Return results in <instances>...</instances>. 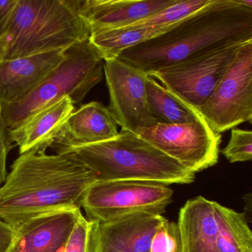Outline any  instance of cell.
Instances as JSON below:
<instances>
[{
    "instance_id": "1",
    "label": "cell",
    "mask_w": 252,
    "mask_h": 252,
    "mask_svg": "<svg viewBox=\"0 0 252 252\" xmlns=\"http://www.w3.org/2000/svg\"><path fill=\"white\" fill-rule=\"evenodd\" d=\"M96 176L76 153L20 155L0 187V219L15 227L48 212L81 209Z\"/></svg>"
},
{
    "instance_id": "2",
    "label": "cell",
    "mask_w": 252,
    "mask_h": 252,
    "mask_svg": "<svg viewBox=\"0 0 252 252\" xmlns=\"http://www.w3.org/2000/svg\"><path fill=\"white\" fill-rule=\"evenodd\" d=\"M252 40V9L212 0L172 29L122 51L116 58L150 75L222 45Z\"/></svg>"
},
{
    "instance_id": "3",
    "label": "cell",
    "mask_w": 252,
    "mask_h": 252,
    "mask_svg": "<svg viewBox=\"0 0 252 252\" xmlns=\"http://www.w3.org/2000/svg\"><path fill=\"white\" fill-rule=\"evenodd\" d=\"M81 0H17L6 32L0 38V61L70 47L89 39L80 14Z\"/></svg>"
},
{
    "instance_id": "4",
    "label": "cell",
    "mask_w": 252,
    "mask_h": 252,
    "mask_svg": "<svg viewBox=\"0 0 252 252\" xmlns=\"http://www.w3.org/2000/svg\"><path fill=\"white\" fill-rule=\"evenodd\" d=\"M91 168L96 181H133L171 184L194 182L195 174L133 132L122 130L113 139L70 147ZM58 152V153H60Z\"/></svg>"
},
{
    "instance_id": "5",
    "label": "cell",
    "mask_w": 252,
    "mask_h": 252,
    "mask_svg": "<svg viewBox=\"0 0 252 252\" xmlns=\"http://www.w3.org/2000/svg\"><path fill=\"white\" fill-rule=\"evenodd\" d=\"M104 60L89 39L67 48L64 60L46 79L20 101L2 104L7 127L13 130L39 110L69 97L73 104L83 101L103 79Z\"/></svg>"
},
{
    "instance_id": "6",
    "label": "cell",
    "mask_w": 252,
    "mask_h": 252,
    "mask_svg": "<svg viewBox=\"0 0 252 252\" xmlns=\"http://www.w3.org/2000/svg\"><path fill=\"white\" fill-rule=\"evenodd\" d=\"M173 190L167 185L144 181H95L82 208L89 220L100 223L138 213L163 215L172 203Z\"/></svg>"
},
{
    "instance_id": "7",
    "label": "cell",
    "mask_w": 252,
    "mask_h": 252,
    "mask_svg": "<svg viewBox=\"0 0 252 252\" xmlns=\"http://www.w3.org/2000/svg\"><path fill=\"white\" fill-rule=\"evenodd\" d=\"M211 129L222 133L252 120V40L237 52L209 99L199 109Z\"/></svg>"
},
{
    "instance_id": "8",
    "label": "cell",
    "mask_w": 252,
    "mask_h": 252,
    "mask_svg": "<svg viewBox=\"0 0 252 252\" xmlns=\"http://www.w3.org/2000/svg\"><path fill=\"white\" fill-rule=\"evenodd\" d=\"M246 42L222 45L148 76L158 79L169 92L199 110Z\"/></svg>"
},
{
    "instance_id": "9",
    "label": "cell",
    "mask_w": 252,
    "mask_h": 252,
    "mask_svg": "<svg viewBox=\"0 0 252 252\" xmlns=\"http://www.w3.org/2000/svg\"><path fill=\"white\" fill-rule=\"evenodd\" d=\"M137 135L196 174L216 164L220 134L211 129L205 119L176 125L157 124Z\"/></svg>"
},
{
    "instance_id": "10",
    "label": "cell",
    "mask_w": 252,
    "mask_h": 252,
    "mask_svg": "<svg viewBox=\"0 0 252 252\" xmlns=\"http://www.w3.org/2000/svg\"><path fill=\"white\" fill-rule=\"evenodd\" d=\"M104 75L110 95L109 110L122 130L138 134L157 125L147 101L146 74L117 58L104 60Z\"/></svg>"
},
{
    "instance_id": "11",
    "label": "cell",
    "mask_w": 252,
    "mask_h": 252,
    "mask_svg": "<svg viewBox=\"0 0 252 252\" xmlns=\"http://www.w3.org/2000/svg\"><path fill=\"white\" fill-rule=\"evenodd\" d=\"M81 209H66L33 217L15 228L8 252H65L70 233Z\"/></svg>"
},
{
    "instance_id": "12",
    "label": "cell",
    "mask_w": 252,
    "mask_h": 252,
    "mask_svg": "<svg viewBox=\"0 0 252 252\" xmlns=\"http://www.w3.org/2000/svg\"><path fill=\"white\" fill-rule=\"evenodd\" d=\"M66 50L0 61V104L20 101L62 63Z\"/></svg>"
},
{
    "instance_id": "13",
    "label": "cell",
    "mask_w": 252,
    "mask_h": 252,
    "mask_svg": "<svg viewBox=\"0 0 252 252\" xmlns=\"http://www.w3.org/2000/svg\"><path fill=\"white\" fill-rule=\"evenodd\" d=\"M177 0H81L80 14L91 32L132 26Z\"/></svg>"
},
{
    "instance_id": "14",
    "label": "cell",
    "mask_w": 252,
    "mask_h": 252,
    "mask_svg": "<svg viewBox=\"0 0 252 252\" xmlns=\"http://www.w3.org/2000/svg\"><path fill=\"white\" fill-rule=\"evenodd\" d=\"M75 111L69 97L36 112L21 125L9 131L11 142L16 143L20 154L28 152H46L54 145L62 129Z\"/></svg>"
},
{
    "instance_id": "15",
    "label": "cell",
    "mask_w": 252,
    "mask_h": 252,
    "mask_svg": "<svg viewBox=\"0 0 252 252\" xmlns=\"http://www.w3.org/2000/svg\"><path fill=\"white\" fill-rule=\"evenodd\" d=\"M118 134L117 125L109 109L93 101L70 115L54 145L58 153L76 146L104 142Z\"/></svg>"
},
{
    "instance_id": "16",
    "label": "cell",
    "mask_w": 252,
    "mask_h": 252,
    "mask_svg": "<svg viewBox=\"0 0 252 252\" xmlns=\"http://www.w3.org/2000/svg\"><path fill=\"white\" fill-rule=\"evenodd\" d=\"M163 215L138 213L100 223L103 252H150Z\"/></svg>"
},
{
    "instance_id": "17",
    "label": "cell",
    "mask_w": 252,
    "mask_h": 252,
    "mask_svg": "<svg viewBox=\"0 0 252 252\" xmlns=\"http://www.w3.org/2000/svg\"><path fill=\"white\" fill-rule=\"evenodd\" d=\"M215 202L202 196L190 199L179 212L181 252H217Z\"/></svg>"
},
{
    "instance_id": "18",
    "label": "cell",
    "mask_w": 252,
    "mask_h": 252,
    "mask_svg": "<svg viewBox=\"0 0 252 252\" xmlns=\"http://www.w3.org/2000/svg\"><path fill=\"white\" fill-rule=\"evenodd\" d=\"M147 101L158 124L176 125L203 120L197 109L159 85L154 78L146 76Z\"/></svg>"
},
{
    "instance_id": "19",
    "label": "cell",
    "mask_w": 252,
    "mask_h": 252,
    "mask_svg": "<svg viewBox=\"0 0 252 252\" xmlns=\"http://www.w3.org/2000/svg\"><path fill=\"white\" fill-rule=\"evenodd\" d=\"M217 252H252V233L244 214L215 202Z\"/></svg>"
},
{
    "instance_id": "20",
    "label": "cell",
    "mask_w": 252,
    "mask_h": 252,
    "mask_svg": "<svg viewBox=\"0 0 252 252\" xmlns=\"http://www.w3.org/2000/svg\"><path fill=\"white\" fill-rule=\"evenodd\" d=\"M165 28H122L91 32L89 40L104 60L116 58L122 51L172 29Z\"/></svg>"
},
{
    "instance_id": "21",
    "label": "cell",
    "mask_w": 252,
    "mask_h": 252,
    "mask_svg": "<svg viewBox=\"0 0 252 252\" xmlns=\"http://www.w3.org/2000/svg\"><path fill=\"white\" fill-rule=\"evenodd\" d=\"M212 1V0H177V2L173 5L128 27H169L204 8Z\"/></svg>"
},
{
    "instance_id": "22",
    "label": "cell",
    "mask_w": 252,
    "mask_h": 252,
    "mask_svg": "<svg viewBox=\"0 0 252 252\" xmlns=\"http://www.w3.org/2000/svg\"><path fill=\"white\" fill-rule=\"evenodd\" d=\"M65 252H103L100 222L82 214L70 233Z\"/></svg>"
},
{
    "instance_id": "23",
    "label": "cell",
    "mask_w": 252,
    "mask_h": 252,
    "mask_svg": "<svg viewBox=\"0 0 252 252\" xmlns=\"http://www.w3.org/2000/svg\"><path fill=\"white\" fill-rule=\"evenodd\" d=\"M222 153L230 163L252 160V131L232 128L231 138Z\"/></svg>"
},
{
    "instance_id": "24",
    "label": "cell",
    "mask_w": 252,
    "mask_h": 252,
    "mask_svg": "<svg viewBox=\"0 0 252 252\" xmlns=\"http://www.w3.org/2000/svg\"><path fill=\"white\" fill-rule=\"evenodd\" d=\"M150 252H181V240L178 223L165 218L152 239Z\"/></svg>"
},
{
    "instance_id": "25",
    "label": "cell",
    "mask_w": 252,
    "mask_h": 252,
    "mask_svg": "<svg viewBox=\"0 0 252 252\" xmlns=\"http://www.w3.org/2000/svg\"><path fill=\"white\" fill-rule=\"evenodd\" d=\"M12 149V142L10 139L9 129L7 127L0 104V187L5 183L7 172V158Z\"/></svg>"
},
{
    "instance_id": "26",
    "label": "cell",
    "mask_w": 252,
    "mask_h": 252,
    "mask_svg": "<svg viewBox=\"0 0 252 252\" xmlns=\"http://www.w3.org/2000/svg\"><path fill=\"white\" fill-rule=\"evenodd\" d=\"M17 3V0H0V38L8 29Z\"/></svg>"
},
{
    "instance_id": "27",
    "label": "cell",
    "mask_w": 252,
    "mask_h": 252,
    "mask_svg": "<svg viewBox=\"0 0 252 252\" xmlns=\"http://www.w3.org/2000/svg\"><path fill=\"white\" fill-rule=\"evenodd\" d=\"M15 234L14 226L0 219V252H8Z\"/></svg>"
},
{
    "instance_id": "28",
    "label": "cell",
    "mask_w": 252,
    "mask_h": 252,
    "mask_svg": "<svg viewBox=\"0 0 252 252\" xmlns=\"http://www.w3.org/2000/svg\"><path fill=\"white\" fill-rule=\"evenodd\" d=\"M234 2L238 5L252 9V0H234Z\"/></svg>"
}]
</instances>
